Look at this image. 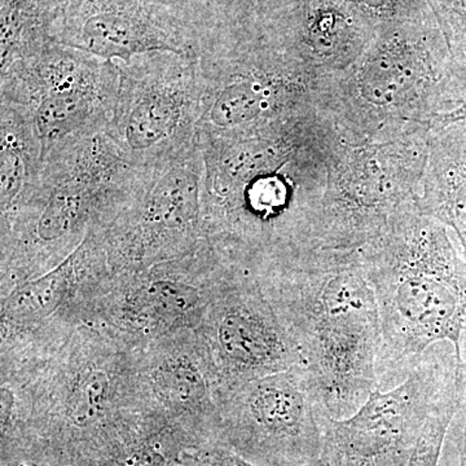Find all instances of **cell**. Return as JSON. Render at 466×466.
Here are the masks:
<instances>
[{
	"mask_svg": "<svg viewBox=\"0 0 466 466\" xmlns=\"http://www.w3.org/2000/svg\"><path fill=\"white\" fill-rule=\"evenodd\" d=\"M464 395L465 392L452 398L435 410L433 416L426 422L415 452L406 466H440L444 441L449 433L451 422L461 406Z\"/></svg>",
	"mask_w": 466,
	"mask_h": 466,
	"instance_id": "cell-26",
	"label": "cell"
},
{
	"mask_svg": "<svg viewBox=\"0 0 466 466\" xmlns=\"http://www.w3.org/2000/svg\"><path fill=\"white\" fill-rule=\"evenodd\" d=\"M447 438L451 443L455 444L458 451L459 466H466V391L461 406L451 422Z\"/></svg>",
	"mask_w": 466,
	"mask_h": 466,
	"instance_id": "cell-28",
	"label": "cell"
},
{
	"mask_svg": "<svg viewBox=\"0 0 466 466\" xmlns=\"http://www.w3.org/2000/svg\"><path fill=\"white\" fill-rule=\"evenodd\" d=\"M198 60L200 137L248 133L328 103L332 76L265 38L211 46Z\"/></svg>",
	"mask_w": 466,
	"mask_h": 466,
	"instance_id": "cell-7",
	"label": "cell"
},
{
	"mask_svg": "<svg viewBox=\"0 0 466 466\" xmlns=\"http://www.w3.org/2000/svg\"><path fill=\"white\" fill-rule=\"evenodd\" d=\"M449 48L453 75L466 90V0H426Z\"/></svg>",
	"mask_w": 466,
	"mask_h": 466,
	"instance_id": "cell-25",
	"label": "cell"
},
{
	"mask_svg": "<svg viewBox=\"0 0 466 466\" xmlns=\"http://www.w3.org/2000/svg\"><path fill=\"white\" fill-rule=\"evenodd\" d=\"M200 34L202 48L258 38L299 0H173Z\"/></svg>",
	"mask_w": 466,
	"mask_h": 466,
	"instance_id": "cell-21",
	"label": "cell"
},
{
	"mask_svg": "<svg viewBox=\"0 0 466 466\" xmlns=\"http://www.w3.org/2000/svg\"><path fill=\"white\" fill-rule=\"evenodd\" d=\"M258 281L317 380L333 419H346L379 388L381 321L360 250L309 251Z\"/></svg>",
	"mask_w": 466,
	"mask_h": 466,
	"instance_id": "cell-3",
	"label": "cell"
},
{
	"mask_svg": "<svg viewBox=\"0 0 466 466\" xmlns=\"http://www.w3.org/2000/svg\"><path fill=\"white\" fill-rule=\"evenodd\" d=\"M417 208L453 232L466 260V119L438 126L429 134Z\"/></svg>",
	"mask_w": 466,
	"mask_h": 466,
	"instance_id": "cell-20",
	"label": "cell"
},
{
	"mask_svg": "<svg viewBox=\"0 0 466 466\" xmlns=\"http://www.w3.org/2000/svg\"><path fill=\"white\" fill-rule=\"evenodd\" d=\"M204 157L198 135L167 157L137 167L103 229L113 274L187 256L207 244Z\"/></svg>",
	"mask_w": 466,
	"mask_h": 466,
	"instance_id": "cell-8",
	"label": "cell"
},
{
	"mask_svg": "<svg viewBox=\"0 0 466 466\" xmlns=\"http://www.w3.org/2000/svg\"><path fill=\"white\" fill-rule=\"evenodd\" d=\"M465 101L433 12L380 26L330 81L329 108L354 143L431 131Z\"/></svg>",
	"mask_w": 466,
	"mask_h": 466,
	"instance_id": "cell-6",
	"label": "cell"
},
{
	"mask_svg": "<svg viewBox=\"0 0 466 466\" xmlns=\"http://www.w3.org/2000/svg\"><path fill=\"white\" fill-rule=\"evenodd\" d=\"M113 275L103 229L92 227L61 265L0 297V361L43 354L90 323Z\"/></svg>",
	"mask_w": 466,
	"mask_h": 466,
	"instance_id": "cell-15",
	"label": "cell"
},
{
	"mask_svg": "<svg viewBox=\"0 0 466 466\" xmlns=\"http://www.w3.org/2000/svg\"><path fill=\"white\" fill-rule=\"evenodd\" d=\"M143 345L82 323L56 348L0 364V455L45 453L92 466L155 421L140 380Z\"/></svg>",
	"mask_w": 466,
	"mask_h": 466,
	"instance_id": "cell-2",
	"label": "cell"
},
{
	"mask_svg": "<svg viewBox=\"0 0 466 466\" xmlns=\"http://www.w3.org/2000/svg\"><path fill=\"white\" fill-rule=\"evenodd\" d=\"M360 254L381 321L379 388L403 381L435 343L451 342L460 354L466 260L450 229L419 210L408 211Z\"/></svg>",
	"mask_w": 466,
	"mask_h": 466,
	"instance_id": "cell-4",
	"label": "cell"
},
{
	"mask_svg": "<svg viewBox=\"0 0 466 466\" xmlns=\"http://www.w3.org/2000/svg\"><path fill=\"white\" fill-rule=\"evenodd\" d=\"M198 137L205 235L223 259L258 278L320 249L325 198L352 142L327 103L248 133Z\"/></svg>",
	"mask_w": 466,
	"mask_h": 466,
	"instance_id": "cell-1",
	"label": "cell"
},
{
	"mask_svg": "<svg viewBox=\"0 0 466 466\" xmlns=\"http://www.w3.org/2000/svg\"><path fill=\"white\" fill-rule=\"evenodd\" d=\"M202 458L205 460L207 466H259L242 459L241 456L236 455L231 450L222 446V444H213V446L204 447L200 449ZM305 466H329L323 459L311 462Z\"/></svg>",
	"mask_w": 466,
	"mask_h": 466,
	"instance_id": "cell-27",
	"label": "cell"
},
{
	"mask_svg": "<svg viewBox=\"0 0 466 466\" xmlns=\"http://www.w3.org/2000/svg\"><path fill=\"white\" fill-rule=\"evenodd\" d=\"M144 400L191 450L220 444L216 373L196 330L147 343L140 358Z\"/></svg>",
	"mask_w": 466,
	"mask_h": 466,
	"instance_id": "cell-18",
	"label": "cell"
},
{
	"mask_svg": "<svg viewBox=\"0 0 466 466\" xmlns=\"http://www.w3.org/2000/svg\"><path fill=\"white\" fill-rule=\"evenodd\" d=\"M466 390V366L455 346H431L406 379L377 388L354 415L324 420L320 459L329 466H406L435 410Z\"/></svg>",
	"mask_w": 466,
	"mask_h": 466,
	"instance_id": "cell-9",
	"label": "cell"
},
{
	"mask_svg": "<svg viewBox=\"0 0 466 466\" xmlns=\"http://www.w3.org/2000/svg\"><path fill=\"white\" fill-rule=\"evenodd\" d=\"M52 38L103 60L148 52L200 57L201 36L173 0H58Z\"/></svg>",
	"mask_w": 466,
	"mask_h": 466,
	"instance_id": "cell-17",
	"label": "cell"
},
{
	"mask_svg": "<svg viewBox=\"0 0 466 466\" xmlns=\"http://www.w3.org/2000/svg\"><path fill=\"white\" fill-rule=\"evenodd\" d=\"M460 355H461L462 361L466 366V315L464 327H462L461 339H460Z\"/></svg>",
	"mask_w": 466,
	"mask_h": 466,
	"instance_id": "cell-31",
	"label": "cell"
},
{
	"mask_svg": "<svg viewBox=\"0 0 466 466\" xmlns=\"http://www.w3.org/2000/svg\"><path fill=\"white\" fill-rule=\"evenodd\" d=\"M0 466H76L45 453L18 452L0 456Z\"/></svg>",
	"mask_w": 466,
	"mask_h": 466,
	"instance_id": "cell-29",
	"label": "cell"
},
{
	"mask_svg": "<svg viewBox=\"0 0 466 466\" xmlns=\"http://www.w3.org/2000/svg\"><path fill=\"white\" fill-rule=\"evenodd\" d=\"M118 87L116 61L51 42L2 67L0 104L29 116L45 158L64 144L106 130Z\"/></svg>",
	"mask_w": 466,
	"mask_h": 466,
	"instance_id": "cell-10",
	"label": "cell"
},
{
	"mask_svg": "<svg viewBox=\"0 0 466 466\" xmlns=\"http://www.w3.org/2000/svg\"><path fill=\"white\" fill-rule=\"evenodd\" d=\"M189 450L183 438L158 419L92 466H167Z\"/></svg>",
	"mask_w": 466,
	"mask_h": 466,
	"instance_id": "cell-24",
	"label": "cell"
},
{
	"mask_svg": "<svg viewBox=\"0 0 466 466\" xmlns=\"http://www.w3.org/2000/svg\"><path fill=\"white\" fill-rule=\"evenodd\" d=\"M58 0H0L2 67L55 42Z\"/></svg>",
	"mask_w": 466,
	"mask_h": 466,
	"instance_id": "cell-23",
	"label": "cell"
},
{
	"mask_svg": "<svg viewBox=\"0 0 466 466\" xmlns=\"http://www.w3.org/2000/svg\"><path fill=\"white\" fill-rule=\"evenodd\" d=\"M429 134L346 147L325 198L323 249L360 250L398 218L419 210Z\"/></svg>",
	"mask_w": 466,
	"mask_h": 466,
	"instance_id": "cell-11",
	"label": "cell"
},
{
	"mask_svg": "<svg viewBox=\"0 0 466 466\" xmlns=\"http://www.w3.org/2000/svg\"><path fill=\"white\" fill-rule=\"evenodd\" d=\"M218 386V403L236 389L302 363L256 276L233 266L198 329Z\"/></svg>",
	"mask_w": 466,
	"mask_h": 466,
	"instance_id": "cell-16",
	"label": "cell"
},
{
	"mask_svg": "<svg viewBox=\"0 0 466 466\" xmlns=\"http://www.w3.org/2000/svg\"><path fill=\"white\" fill-rule=\"evenodd\" d=\"M42 146L29 116L0 104V216L11 213L38 180Z\"/></svg>",
	"mask_w": 466,
	"mask_h": 466,
	"instance_id": "cell-22",
	"label": "cell"
},
{
	"mask_svg": "<svg viewBox=\"0 0 466 466\" xmlns=\"http://www.w3.org/2000/svg\"><path fill=\"white\" fill-rule=\"evenodd\" d=\"M379 25L354 0H299L263 36L325 76L345 72Z\"/></svg>",
	"mask_w": 466,
	"mask_h": 466,
	"instance_id": "cell-19",
	"label": "cell"
},
{
	"mask_svg": "<svg viewBox=\"0 0 466 466\" xmlns=\"http://www.w3.org/2000/svg\"><path fill=\"white\" fill-rule=\"evenodd\" d=\"M232 267L207 242L179 258L113 275L90 323L143 346L198 329Z\"/></svg>",
	"mask_w": 466,
	"mask_h": 466,
	"instance_id": "cell-14",
	"label": "cell"
},
{
	"mask_svg": "<svg viewBox=\"0 0 466 466\" xmlns=\"http://www.w3.org/2000/svg\"><path fill=\"white\" fill-rule=\"evenodd\" d=\"M118 66V95L106 133L124 157L147 167L191 143L200 116L198 57L148 52Z\"/></svg>",
	"mask_w": 466,
	"mask_h": 466,
	"instance_id": "cell-13",
	"label": "cell"
},
{
	"mask_svg": "<svg viewBox=\"0 0 466 466\" xmlns=\"http://www.w3.org/2000/svg\"><path fill=\"white\" fill-rule=\"evenodd\" d=\"M220 444L259 466H305L320 459L329 416L302 363L236 389L219 403Z\"/></svg>",
	"mask_w": 466,
	"mask_h": 466,
	"instance_id": "cell-12",
	"label": "cell"
},
{
	"mask_svg": "<svg viewBox=\"0 0 466 466\" xmlns=\"http://www.w3.org/2000/svg\"><path fill=\"white\" fill-rule=\"evenodd\" d=\"M167 466H207L200 450L184 451Z\"/></svg>",
	"mask_w": 466,
	"mask_h": 466,
	"instance_id": "cell-30",
	"label": "cell"
},
{
	"mask_svg": "<svg viewBox=\"0 0 466 466\" xmlns=\"http://www.w3.org/2000/svg\"><path fill=\"white\" fill-rule=\"evenodd\" d=\"M137 170L106 130L51 150L38 180L0 216V297L47 274L112 219Z\"/></svg>",
	"mask_w": 466,
	"mask_h": 466,
	"instance_id": "cell-5",
	"label": "cell"
}]
</instances>
